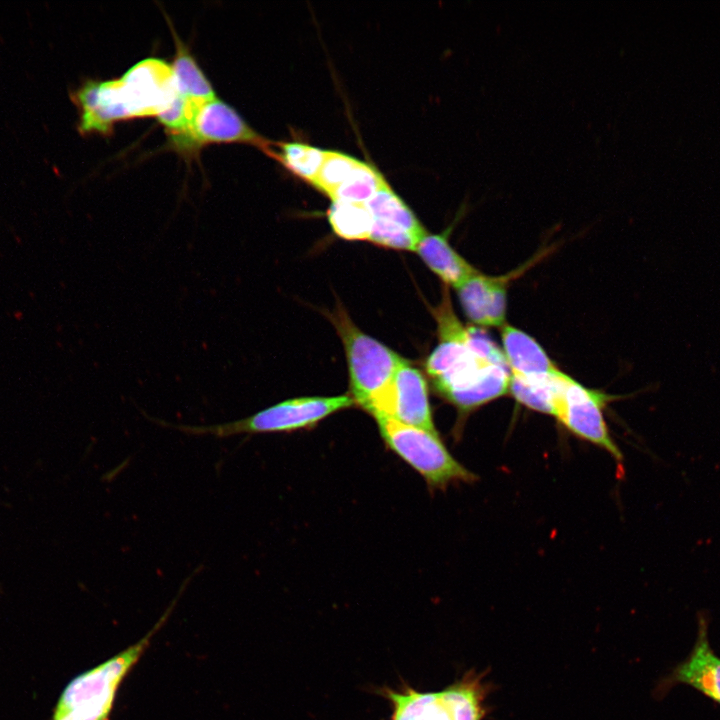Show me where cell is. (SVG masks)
Instances as JSON below:
<instances>
[{"label":"cell","instance_id":"obj_14","mask_svg":"<svg viewBox=\"0 0 720 720\" xmlns=\"http://www.w3.org/2000/svg\"><path fill=\"white\" fill-rule=\"evenodd\" d=\"M415 252L446 285L455 289L479 271L450 245L444 235L427 233L418 242Z\"/></svg>","mask_w":720,"mask_h":720},{"label":"cell","instance_id":"obj_7","mask_svg":"<svg viewBox=\"0 0 720 720\" xmlns=\"http://www.w3.org/2000/svg\"><path fill=\"white\" fill-rule=\"evenodd\" d=\"M609 396L585 387L565 375L552 416L574 435L609 452L616 460L622 454L609 434L603 409Z\"/></svg>","mask_w":720,"mask_h":720},{"label":"cell","instance_id":"obj_10","mask_svg":"<svg viewBox=\"0 0 720 720\" xmlns=\"http://www.w3.org/2000/svg\"><path fill=\"white\" fill-rule=\"evenodd\" d=\"M542 254L504 275L491 276L478 271L457 290L460 305L467 318L480 328L502 327L506 320L507 292L513 279L535 264Z\"/></svg>","mask_w":720,"mask_h":720},{"label":"cell","instance_id":"obj_15","mask_svg":"<svg viewBox=\"0 0 720 720\" xmlns=\"http://www.w3.org/2000/svg\"><path fill=\"white\" fill-rule=\"evenodd\" d=\"M392 705L391 720H452L439 692H421L406 686L400 691L382 688Z\"/></svg>","mask_w":720,"mask_h":720},{"label":"cell","instance_id":"obj_6","mask_svg":"<svg viewBox=\"0 0 720 720\" xmlns=\"http://www.w3.org/2000/svg\"><path fill=\"white\" fill-rule=\"evenodd\" d=\"M386 445L414 468L432 488H445L475 476L447 450L437 432L407 425L388 417L375 418Z\"/></svg>","mask_w":720,"mask_h":720},{"label":"cell","instance_id":"obj_12","mask_svg":"<svg viewBox=\"0 0 720 720\" xmlns=\"http://www.w3.org/2000/svg\"><path fill=\"white\" fill-rule=\"evenodd\" d=\"M384 417L437 432L422 372L402 359L396 371Z\"/></svg>","mask_w":720,"mask_h":720},{"label":"cell","instance_id":"obj_16","mask_svg":"<svg viewBox=\"0 0 720 720\" xmlns=\"http://www.w3.org/2000/svg\"><path fill=\"white\" fill-rule=\"evenodd\" d=\"M482 676L467 672L462 679L439 692L452 720H482L486 711L483 701L488 691Z\"/></svg>","mask_w":720,"mask_h":720},{"label":"cell","instance_id":"obj_19","mask_svg":"<svg viewBox=\"0 0 720 720\" xmlns=\"http://www.w3.org/2000/svg\"><path fill=\"white\" fill-rule=\"evenodd\" d=\"M328 221L333 232L342 239L369 241L373 217L366 203L332 201Z\"/></svg>","mask_w":720,"mask_h":720},{"label":"cell","instance_id":"obj_18","mask_svg":"<svg viewBox=\"0 0 720 720\" xmlns=\"http://www.w3.org/2000/svg\"><path fill=\"white\" fill-rule=\"evenodd\" d=\"M564 376L561 370L535 379L510 376L509 393L521 405L552 416Z\"/></svg>","mask_w":720,"mask_h":720},{"label":"cell","instance_id":"obj_13","mask_svg":"<svg viewBox=\"0 0 720 720\" xmlns=\"http://www.w3.org/2000/svg\"><path fill=\"white\" fill-rule=\"evenodd\" d=\"M501 341L513 377L542 378L560 370L534 338L514 326L501 327Z\"/></svg>","mask_w":720,"mask_h":720},{"label":"cell","instance_id":"obj_22","mask_svg":"<svg viewBox=\"0 0 720 720\" xmlns=\"http://www.w3.org/2000/svg\"><path fill=\"white\" fill-rule=\"evenodd\" d=\"M360 160L336 151H325L324 160L312 185L330 197L350 176Z\"/></svg>","mask_w":720,"mask_h":720},{"label":"cell","instance_id":"obj_11","mask_svg":"<svg viewBox=\"0 0 720 720\" xmlns=\"http://www.w3.org/2000/svg\"><path fill=\"white\" fill-rule=\"evenodd\" d=\"M708 624V616L699 614L697 637L691 652L660 680L657 697L665 696L678 684H686L720 704V657L710 646Z\"/></svg>","mask_w":720,"mask_h":720},{"label":"cell","instance_id":"obj_20","mask_svg":"<svg viewBox=\"0 0 720 720\" xmlns=\"http://www.w3.org/2000/svg\"><path fill=\"white\" fill-rule=\"evenodd\" d=\"M266 154L281 162L303 180L313 183L324 160L325 151L298 142L271 143Z\"/></svg>","mask_w":720,"mask_h":720},{"label":"cell","instance_id":"obj_1","mask_svg":"<svg viewBox=\"0 0 720 720\" xmlns=\"http://www.w3.org/2000/svg\"><path fill=\"white\" fill-rule=\"evenodd\" d=\"M433 314L439 342L425 369L437 392L462 412L508 393L510 371L502 348L484 328L459 320L446 287Z\"/></svg>","mask_w":720,"mask_h":720},{"label":"cell","instance_id":"obj_21","mask_svg":"<svg viewBox=\"0 0 720 720\" xmlns=\"http://www.w3.org/2000/svg\"><path fill=\"white\" fill-rule=\"evenodd\" d=\"M385 181L377 169L359 161L350 176L329 198L332 201L366 203Z\"/></svg>","mask_w":720,"mask_h":720},{"label":"cell","instance_id":"obj_5","mask_svg":"<svg viewBox=\"0 0 720 720\" xmlns=\"http://www.w3.org/2000/svg\"><path fill=\"white\" fill-rule=\"evenodd\" d=\"M102 92L116 121L158 116L178 95L172 65L148 58L121 78L103 81Z\"/></svg>","mask_w":720,"mask_h":720},{"label":"cell","instance_id":"obj_9","mask_svg":"<svg viewBox=\"0 0 720 720\" xmlns=\"http://www.w3.org/2000/svg\"><path fill=\"white\" fill-rule=\"evenodd\" d=\"M220 143L252 144L265 153L271 145L234 108L215 98L200 106L188 136L177 149L192 153L203 145Z\"/></svg>","mask_w":720,"mask_h":720},{"label":"cell","instance_id":"obj_4","mask_svg":"<svg viewBox=\"0 0 720 720\" xmlns=\"http://www.w3.org/2000/svg\"><path fill=\"white\" fill-rule=\"evenodd\" d=\"M355 405L350 395L310 396L288 399L251 416L208 426L175 425L190 435L226 438L241 434L293 432L312 428L331 414Z\"/></svg>","mask_w":720,"mask_h":720},{"label":"cell","instance_id":"obj_3","mask_svg":"<svg viewBox=\"0 0 720 720\" xmlns=\"http://www.w3.org/2000/svg\"><path fill=\"white\" fill-rule=\"evenodd\" d=\"M170 610L142 639L73 678L62 691L50 720H110L117 692L138 663Z\"/></svg>","mask_w":720,"mask_h":720},{"label":"cell","instance_id":"obj_2","mask_svg":"<svg viewBox=\"0 0 720 720\" xmlns=\"http://www.w3.org/2000/svg\"><path fill=\"white\" fill-rule=\"evenodd\" d=\"M328 316L344 346L355 404L374 418L384 417L393 380L403 358L361 331L341 306Z\"/></svg>","mask_w":720,"mask_h":720},{"label":"cell","instance_id":"obj_17","mask_svg":"<svg viewBox=\"0 0 720 720\" xmlns=\"http://www.w3.org/2000/svg\"><path fill=\"white\" fill-rule=\"evenodd\" d=\"M172 33L176 44V55L172 68L178 94L199 105L215 99L213 87L197 62L173 29Z\"/></svg>","mask_w":720,"mask_h":720},{"label":"cell","instance_id":"obj_8","mask_svg":"<svg viewBox=\"0 0 720 720\" xmlns=\"http://www.w3.org/2000/svg\"><path fill=\"white\" fill-rule=\"evenodd\" d=\"M366 204L373 217L369 241L374 244L415 251L418 242L428 233L386 181Z\"/></svg>","mask_w":720,"mask_h":720}]
</instances>
